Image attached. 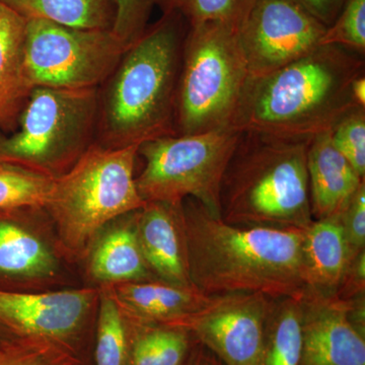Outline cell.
<instances>
[{"label": "cell", "mask_w": 365, "mask_h": 365, "mask_svg": "<svg viewBox=\"0 0 365 365\" xmlns=\"http://www.w3.org/2000/svg\"><path fill=\"white\" fill-rule=\"evenodd\" d=\"M192 284L208 295L300 297L304 230L223 222L193 198L182 202Z\"/></svg>", "instance_id": "1"}, {"label": "cell", "mask_w": 365, "mask_h": 365, "mask_svg": "<svg viewBox=\"0 0 365 365\" xmlns=\"http://www.w3.org/2000/svg\"><path fill=\"white\" fill-rule=\"evenodd\" d=\"M364 72V55L342 46H319L277 71L249 76L232 126L311 140L359 107L351 86Z\"/></svg>", "instance_id": "2"}, {"label": "cell", "mask_w": 365, "mask_h": 365, "mask_svg": "<svg viewBox=\"0 0 365 365\" xmlns=\"http://www.w3.org/2000/svg\"><path fill=\"white\" fill-rule=\"evenodd\" d=\"M188 28L181 14L163 11L127 48L116 69L98 88L96 143L121 148L176 135L178 81Z\"/></svg>", "instance_id": "3"}, {"label": "cell", "mask_w": 365, "mask_h": 365, "mask_svg": "<svg viewBox=\"0 0 365 365\" xmlns=\"http://www.w3.org/2000/svg\"><path fill=\"white\" fill-rule=\"evenodd\" d=\"M311 140L241 131L220 184L223 222L242 227H309L314 220L307 167Z\"/></svg>", "instance_id": "4"}, {"label": "cell", "mask_w": 365, "mask_h": 365, "mask_svg": "<svg viewBox=\"0 0 365 365\" xmlns=\"http://www.w3.org/2000/svg\"><path fill=\"white\" fill-rule=\"evenodd\" d=\"M139 145L107 148L93 143L55 178L46 203L66 253L83 258L106 227L144 207L134 168Z\"/></svg>", "instance_id": "5"}, {"label": "cell", "mask_w": 365, "mask_h": 365, "mask_svg": "<svg viewBox=\"0 0 365 365\" xmlns=\"http://www.w3.org/2000/svg\"><path fill=\"white\" fill-rule=\"evenodd\" d=\"M249 76L237 29L189 26L178 81L176 135L232 126Z\"/></svg>", "instance_id": "6"}, {"label": "cell", "mask_w": 365, "mask_h": 365, "mask_svg": "<svg viewBox=\"0 0 365 365\" xmlns=\"http://www.w3.org/2000/svg\"><path fill=\"white\" fill-rule=\"evenodd\" d=\"M98 113V88L35 86L16 130L0 133V160L61 176L96 143Z\"/></svg>", "instance_id": "7"}, {"label": "cell", "mask_w": 365, "mask_h": 365, "mask_svg": "<svg viewBox=\"0 0 365 365\" xmlns=\"http://www.w3.org/2000/svg\"><path fill=\"white\" fill-rule=\"evenodd\" d=\"M241 131L232 126L216 130L170 135L139 145L144 160L135 177L144 202L180 204L193 198L220 218V190Z\"/></svg>", "instance_id": "8"}, {"label": "cell", "mask_w": 365, "mask_h": 365, "mask_svg": "<svg viewBox=\"0 0 365 365\" xmlns=\"http://www.w3.org/2000/svg\"><path fill=\"white\" fill-rule=\"evenodd\" d=\"M127 48L113 30L26 20V66L34 88H101Z\"/></svg>", "instance_id": "9"}, {"label": "cell", "mask_w": 365, "mask_h": 365, "mask_svg": "<svg viewBox=\"0 0 365 365\" xmlns=\"http://www.w3.org/2000/svg\"><path fill=\"white\" fill-rule=\"evenodd\" d=\"M97 300L93 288L43 294L0 290V326L18 339L58 346L83 362L81 348Z\"/></svg>", "instance_id": "10"}, {"label": "cell", "mask_w": 365, "mask_h": 365, "mask_svg": "<svg viewBox=\"0 0 365 365\" xmlns=\"http://www.w3.org/2000/svg\"><path fill=\"white\" fill-rule=\"evenodd\" d=\"M326 29L290 0H255L237 29L250 76L270 73L313 52Z\"/></svg>", "instance_id": "11"}, {"label": "cell", "mask_w": 365, "mask_h": 365, "mask_svg": "<svg viewBox=\"0 0 365 365\" xmlns=\"http://www.w3.org/2000/svg\"><path fill=\"white\" fill-rule=\"evenodd\" d=\"M273 299L244 292L215 295L202 311L170 325L188 329L225 365H259Z\"/></svg>", "instance_id": "12"}, {"label": "cell", "mask_w": 365, "mask_h": 365, "mask_svg": "<svg viewBox=\"0 0 365 365\" xmlns=\"http://www.w3.org/2000/svg\"><path fill=\"white\" fill-rule=\"evenodd\" d=\"M299 365H365V334L348 314L347 302L304 289Z\"/></svg>", "instance_id": "13"}, {"label": "cell", "mask_w": 365, "mask_h": 365, "mask_svg": "<svg viewBox=\"0 0 365 365\" xmlns=\"http://www.w3.org/2000/svg\"><path fill=\"white\" fill-rule=\"evenodd\" d=\"M135 230L146 263L158 279L194 287L182 203H146L135 212Z\"/></svg>", "instance_id": "14"}, {"label": "cell", "mask_w": 365, "mask_h": 365, "mask_svg": "<svg viewBox=\"0 0 365 365\" xmlns=\"http://www.w3.org/2000/svg\"><path fill=\"white\" fill-rule=\"evenodd\" d=\"M307 167L314 220L339 216L365 181L336 150L330 131L309 141Z\"/></svg>", "instance_id": "15"}, {"label": "cell", "mask_w": 365, "mask_h": 365, "mask_svg": "<svg viewBox=\"0 0 365 365\" xmlns=\"http://www.w3.org/2000/svg\"><path fill=\"white\" fill-rule=\"evenodd\" d=\"M127 317L145 323L173 324L193 316L211 304L195 287H181L160 279L108 285Z\"/></svg>", "instance_id": "16"}, {"label": "cell", "mask_w": 365, "mask_h": 365, "mask_svg": "<svg viewBox=\"0 0 365 365\" xmlns=\"http://www.w3.org/2000/svg\"><path fill=\"white\" fill-rule=\"evenodd\" d=\"M26 20L0 2V131L13 132L34 86L26 66Z\"/></svg>", "instance_id": "17"}, {"label": "cell", "mask_w": 365, "mask_h": 365, "mask_svg": "<svg viewBox=\"0 0 365 365\" xmlns=\"http://www.w3.org/2000/svg\"><path fill=\"white\" fill-rule=\"evenodd\" d=\"M353 259L338 216L313 220L304 228L302 260L307 290L335 297Z\"/></svg>", "instance_id": "18"}, {"label": "cell", "mask_w": 365, "mask_h": 365, "mask_svg": "<svg viewBox=\"0 0 365 365\" xmlns=\"http://www.w3.org/2000/svg\"><path fill=\"white\" fill-rule=\"evenodd\" d=\"M135 212L112 222L93 242L88 261L91 277L106 285L158 279L144 258L137 239Z\"/></svg>", "instance_id": "19"}, {"label": "cell", "mask_w": 365, "mask_h": 365, "mask_svg": "<svg viewBox=\"0 0 365 365\" xmlns=\"http://www.w3.org/2000/svg\"><path fill=\"white\" fill-rule=\"evenodd\" d=\"M127 319V365H190L200 348L193 333L184 327Z\"/></svg>", "instance_id": "20"}, {"label": "cell", "mask_w": 365, "mask_h": 365, "mask_svg": "<svg viewBox=\"0 0 365 365\" xmlns=\"http://www.w3.org/2000/svg\"><path fill=\"white\" fill-rule=\"evenodd\" d=\"M57 261L39 237L20 223L0 220V274L14 278L54 275Z\"/></svg>", "instance_id": "21"}, {"label": "cell", "mask_w": 365, "mask_h": 365, "mask_svg": "<svg viewBox=\"0 0 365 365\" xmlns=\"http://www.w3.org/2000/svg\"><path fill=\"white\" fill-rule=\"evenodd\" d=\"M26 20H45L71 28L113 30V0H0Z\"/></svg>", "instance_id": "22"}, {"label": "cell", "mask_w": 365, "mask_h": 365, "mask_svg": "<svg viewBox=\"0 0 365 365\" xmlns=\"http://www.w3.org/2000/svg\"><path fill=\"white\" fill-rule=\"evenodd\" d=\"M300 297H281L272 300L259 365H299L302 356Z\"/></svg>", "instance_id": "23"}, {"label": "cell", "mask_w": 365, "mask_h": 365, "mask_svg": "<svg viewBox=\"0 0 365 365\" xmlns=\"http://www.w3.org/2000/svg\"><path fill=\"white\" fill-rule=\"evenodd\" d=\"M98 304L93 365H127L128 319L108 285L98 290Z\"/></svg>", "instance_id": "24"}, {"label": "cell", "mask_w": 365, "mask_h": 365, "mask_svg": "<svg viewBox=\"0 0 365 365\" xmlns=\"http://www.w3.org/2000/svg\"><path fill=\"white\" fill-rule=\"evenodd\" d=\"M55 178L0 160V209L44 208Z\"/></svg>", "instance_id": "25"}, {"label": "cell", "mask_w": 365, "mask_h": 365, "mask_svg": "<svg viewBox=\"0 0 365 365\" xmlns=\"http://www.w3.org/2000/svg\"><path fill=\"white\" fill-rule=\"evenodd\" d=\"M255 0H155L163 11H176L189 26L218 23L239 29Z\"/></svg>", "instance_id": "26"}, {"label": "cell", "mask_w": 365, "mask_h": 365, "mask_svg": "<svg viewBox=\"0 0 365 365\" xmlns=\"http://www.w3.org/2000/svg\"><path fill=\"white\" fill-rule=\"evenodd\" d=\"M330 136L336 150L365 179V108L355 107L346 113L334 125Z\"/></svg>", "instance_id": "27"}, {"label": "cell", "mask_w": 365, "mask_h": 365, "mask_svg": "<svg viewBox=\"0 0 365 365\" xmlns=\"http://www.w3.org/2000/svg\"><path fill=\"white\" fill-rule=\"evenodd\" d=\"M319 45H337L365 54V0H345Z\"/></svg>", "instance_id": "28"}, {"label": "cell", "mask_w": 365, "mask_h": 365, "mask_svg": "<svg viewBox=\"0 0 365 365\" xmlns=\"http://www.w3.org/2000/svg\"><path fill=\"white\" fill-rule=\"evenodd\" d=\"M83 362L58 346L18 339L9 346L0 365H81Z\"/></svg>", "instance_id": "29"}, {"label": "cell", "mask_w": 365, "mask_h": 365, "mask_svg": "<svg viewBox=\"0 0 365 365\" xmlns=\"http://www.w3.org/2000/svg\"><path fill=\"white\" fill-rule=\"evenodd\" d=\"M116 16L113 32L129 47L148 29L155 0H113Z\"/></svg>", "instance_id": "30"}, {"label": "cell", "mask_w": 365, "mask_h": 365, "mask_svg": "<svg viewBox=\"0 0 365 365\" xmlns=\"http://www.w3.org/2000/svg\"><path fill=\"white\" fill-rule=\"evenodd\" d=\"M338 217L350 254L355 258L365 251V181Z\"/></svg>", "instance_id": "31"}, {"label": "cell", "mask_w": 365, "mask_h": 365, "mask_svg": "<svg viewBox=\"0 0 365 365\" xmlns=\"http://www.w3.org/2000/svg\"><path fill=\"white\" fill-rule=\"evenodd\" d=\"M365 295V251L355 257L343 278L336 299L348 302Z\"/></svg>", "instance_id": "32"}, {"label": "cell", "mask_w": 365, "mask_h": 365, "mask_svg": "<svg viewBox=\"0 0 365 365\" xmlns=\"http://www.w3.org/2000/svg\"><path fill=\"white\" fill-rule=\"evenodd\" d=\"M321 21L324 26L332 25L339 14L345 0H290Z\"/></svg>", "instance_id": "33"}, {"label": "cell", "mask_w": 365, "mask_h": 365, "mask_svg": "<svg viewBox=\"0 0 365 365\" xmlns=\"http://www.w3.org/2000/svg\"><path fill=\"white\" fill-rule=\"evenodd\" d=\"M351 93L355 104L365 108V72L353 81Z\"/></svg>", "instance_id": "34"}, {"label": "cell", "mask_w": 365, "mask_h": 365, "mask_svg": "<svg viewBox=\"0 0 365 365\" xmlns=\"http://www.w3.org/2000/svg\"><path fill=\"white\" fill-rule=\"evenodd\" d=\"M190 365H225L215 354H212L202 345L197 351L195 357L192 360Z\"/></svg>", "instance_id": "35"}, {"label": "cell", "mask_w": 365, "mask_h": 365, "mask_svg": "<svg viewBox=\"0 0 365 365\" xmlns=\"http://www.w3.org/2000/svg\"><path fill=\"white\" fill-rule=\"evenodd\" d=\"M16 338L7 337L4 334L0 333V348L4 347V346L11 344L14 341H16Z\"/></svg>", "instance_id": "36"}, {"label": "cell", "mask_w": 365, "mask_h": 365, "mask_svg": "<svg viewBox=\"0 0 365 365\" xmlns=\"http://www.w3.org/2000/svg\"><path fill=\"white\" fill-rule=\"evenodd\" d=\"M13 342V343H14ZM13 343H11V344H9V345H6V346H4V347H1L0 348V359H2V357L4 356V355H6V353L7 351V349H9V346H11V344H13Z\"/></svg>", "instance_id": "37"}]
</instances>
